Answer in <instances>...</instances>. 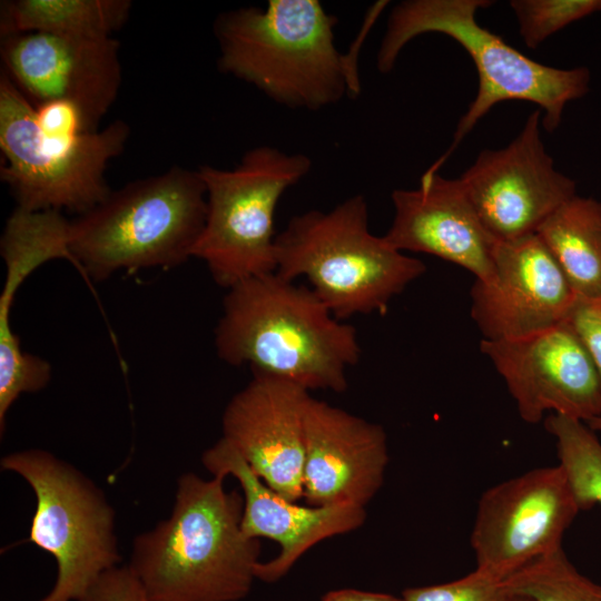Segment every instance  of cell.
Returning <instances> with one entry per match:
<instances>
[{
  "instance_id": "cell-1",
  "label": "cell",
  "mask_w": 601,
  "mask_h": 601,
  "mask_svg": "<svg viewBox=\"0 0 601 601\" xmlns=\"http://www.w3.org/2000/svg\"><path fill=\"white\" fill-rule=\"evenodd\" d=\"M227 290L215 328L220 359L307 391H346V371L361 357L356 329L337 319L311 287L272 273Z\"/></svg>"
},
{
  "instance_id": "cell-2",
  "label": "cell",
  "mask_w": 601,
  "mask_h": 601,
  "mask_svg": "<svg viewBox=\"0 0 601 601\" xmlns=\"http://www.w3.org/2000/svg\"><path fill=\"white\" fill-rule=\"evenodd\" d=\"M225 475L179 477L170 515L136 536L127 564L149 601H239L256 579L260 544L242 530L244 497Z\"/></svg>"
},
{
  "instance_id": "cell-3",
  "label": "cell",
  "mask_w": 601,
  "mask_h": 601,
  "mask_svg": "<svg viewBox=\"0 0 601 601\" xmlns=\"http://www.w3.org/2000/svg\"><path fill=\"white\" fill-rule=\"evenodd\" d=\"M337 18L318 0H269L218 14V69L274 102L317 111L359 93L353 52L335 46Z\"/></svg>"
},
{
  "instance_id": "cell-4",
  "label": "cell",
  "mask_w": 601,
  "mask_h": 601,
  "mask_svg": "<svg viewBox=\"0 0 601 601\" xmlns=\"http://www.w3.org/2000/svg\"><path fill=\"white\" fill-rule=\"evenodd\" d=\"M487 0H406L388 17L380 45L376 67L390 72L403 48L424 33H442L459 42L472 58L479 89L462 116L450 148L424 175L436 174L464 137L493 106L505 100L536 104L543 111L541 124L554 131L568 102L585 96L590 86L587 67L562 69L539 63L509 46L500 36L481 27L477 10Z\"/></svg>"
},
{
  "instance_id": "cell-5",
  "label": "cell",
  "mask_w": 601,
  "mask_h": 601,
  "mask_svg": "<svg viewBox=\"0 0 601 601\" xmlns=\"http://www.w3.org/2000/svg\"><path fill=\"white\" fill-rule=\"evenodd\" d=\"M206 213L198 170L173 166L111 190L71 220V260L95 282L118 270L174 268L193 257Z\"/></svg>"
},
{
  "instance_id": "cell-6",
  "label": "cell",
  "mask_w": 601,
  "mask_h": 601,
  "mask_svg": "<svg viewBox=\"0 0 601 601\" xmlns=\"http://www.w3.org/2000/svg\"><path fill=\"white\" fill-rule=\"evenodd\" d=\"M276 274L305 277L339 321L383 313L390 302L421 277L425 264L368 229L362 194L327 211L293 216L276 238Z\"/></svg>"
},
{
  "instance_id": "cell-7",
  "label": "cell",
  "mask_w": 601,
  "mask_h": 601,
  "mask_svg": "<svg viewBox=\"0 0 601 601\" xmlns=\"http://www.w3.org/2000/svg\"><path fill=\"white\" fill-rule=\"evenodd\" d=\"M312 167L307 155L267 145L247 150L231 169L198 167L207 213L193 257L206 264L216 284L229 289L276 273L277 205Z\"/></svg>"
},
{
  "instance_id": "cell-8",
  "label": "cell",
  "mask_w": 601,
  "mask_h": 601,
  "mask_svg": "<svg viewBox=\"0 0 601 601\" xmlns=\"http://www.w3.org/2000/svg\"><path fill=\"white\" fill-rule=\"evenodd\" d=\"M129 126L118 119L79 136L42 132L33 105L2 71L0 76V178L17 208L81 215L111 191L105 178L109 161L125 149Z\"/></svg>"
},
{
  "instance_id": "cell-9",
  "label": "cell",
  "mask_w": 601,
  "mask_h": 601,
  "mask_svg": "<svg viewBox=\"0 0 601 601\" xmlns=\"http://www.w3.org/2000/svg\"><path fill=\"white\" fill-rule=\"evenodd\" d=\"M0 465L32 489L29 541L57 563L56 581L38 601H78L105 572L120 565L111 504L95 482L50 452H12Z\"/></svg>"
},
{
  "instance_id": "cell-10",
  "label": "cell",
  "mask_w": 601,
  "mask_h": 601,
  "mask_svg": "<svg viewBox=\"0 0 601 601\" xmlns=\"http://www.w3.org/2000/svg\"><path fill=\"white\" fill-rule=\"evenodd\" d=\"M580 508L562 467L530 470L487 489L471 531L476 569L500 580L561 548Z\"/></svg>"
},
{
  "instance_id": "cell-11",
  "label": "cell",
  "mask_w": 601,
  "mask_h": 601,
  "mask_svg": "<svg viewBox=\"0 0 601 601\" xmlns=\"http://www.w3.org/2000/svg\"><path fill=\"white\" fill-rule=\"evenodd\" d=\"M540 117V110L533 111L506 147L483 150L459 178L480 220L499 242L535 234L577 195L575 181L554 168L544 148Z\"/></svg>"
},
{
  "instance_id": "cell-12",
  "label": "cell",
  "mask_w": 601,
  "mask_h": 601,
  "mask_svg": "<svg viewBox=\"0 0 601 601\" xmlns=\"http://www.w3.org/2000/svg\"><path fill=\"white\" fill-rule=\"evenodd\" d=\"M481 352L503 378L520 417L539 423L546 413L588 422L601 416V381L568 319L503 341L481 339Z\"/></svg>"
},
{
  "instance_id": "cell-13",
  "label": "cell",
  "mask_w": 601,
  "mask_h": 601,
  "mask_svg": "<svg viewBox=\"0 0 601 601\" xmlns=\"http://www.w3.org/2000/svg\"><path fill=\"white\" fill-rule=\"evenodd\" d=\"M3 72L33 105L67 100L79 107L88 131L98 130L122 79L119 41L48 32L1 38Z\"/></svg>"
},
{
  "instance_id": "cell-14",
  "label": "cell",
  "mask_w": 601,
  "mask_h": 601,
  "mask_svg": "<svg viewBox=\"0 0 601 601\" xmlns=\"http://www.w3.org/2000/svg\"><path fill=\"white\" fill-rule=\"evenodd\" d=\"M575 299L535 233L497 243L491 276L471 288V316L482 339H513L565 321Z\"/></svg>"
},
{
  "instance_id": "cell-15",
  "label": "cell",
  "mask_w": 601,
  "mask_h": 601,
  "mask_svg": "<svg viewBox=\"0 0 601 601\" xmlns=\"http://www.w3.org/2000/svg\"><path fill=\"white\" fill-rule=\"evenodd\" d=\"M252 372L224 411L221 437L267 486L296 502L304 493L305 414L312 396L293 382Z\"/></svg>"
},
{
  "instance_id": "cell-16",
  "label": "cell",
  "mask_w": 601,
  "mask_h": 601,
  "mask_svg": "<svg viewBox=\"0 0 601 601\" xmlns=\"http://www.w3.org/2000/svg\"><path fill=\"white\" fill-rule=\"evenodd\" d=\"M201 463L213 475H233L238 480L244 497L240 523L244 534L250 539L267 538L280 545L276 558L257 564L256 579L262 581H277L309 548L353 531L365 521L364 506H300L283 497L223 437L203 453Z\"/></svg>"
},
{
  "instance_id": "cell-17",
  "label": "cell",
  "mask_w": 601,
  "mask_h": 601,
  "mask_svg": "<svg viewBox=\"0 0 601 601\" xmlns=\"http://www.w3.org/2000/svg\"><path fill=\"white\" fill-rule=\"evenodd\" d=\"M387 463L386 434L381 425L309 400L303 493L309 506H365L382 486Z\"/></svg>"
},
{
  "instance_id": "cell-18",
  "label": "cell",
  "mask_w": 601,
  "mask_h": 601,
  "mask_svg": "<svg viewBox=\"0 0 601 601\" xmlns=\"http://www.w3.org/2000/svg\"><path fill=\"white\" fill-rule=\"evenodd\" d=\"M384 238L401 252L424 253L465 268L477 280L494 266L496 240L480 220L459 178L422 175L415 189H395Z\"/></svg>"
},
{
  "instance_id": "cell-19",
  "label": "cell",
  "mask_w": 601,
  "mask_h": 601,
  "mask_svg": "<svg viewBox=\"0 0 601 601\" xmlns=\"http://www.w3.org/2000/svg\"><path fill=\"white\" fill-rule=\"evenodd\" d=\"M543 240L578 298L601 297V203L575 195L540 226Z\"/></svg>"
},
{
  "instance_id": "cell-20",
  "label": "cell",
  "mask_w": 601,
  "mask_h": 601,
  "mask_svg": "<svg viewBox=\"0 0 601 601\" xmlns=\"http://www.w3.org/2000/svg\"><path fill=\"white\" fill-rule=\"evenodd\" d=\"M131 7L130 0H6L0 6V35L111 37L126 23Z\"/></svg>"
},
{
  "instance_id": "cell-21",
  "label": "cell",
  "mask_w": 601,
  "mask_h": 601,
  "mask_svg": "<svg viewBox=\"0 0 601 601\" xmlns=\"http://www.w3.org/2000/svg\"><path fill=\"white\" fill-rule=\"evenodd\" d=\"M0 253L6 264L4 287L0 296V338H8L14 334L9 313L18 287L43 263L68 258L67 227L55 214L14 209L7 219Z\"/></svg>"
},
{
  "instance_id": "cell-22",
  "label": "cell",
  "mask_w": 601,
  "mask_h": 601,
  "mask_svg": "<svg viewBox=\"0 0 601 601\" xmlns=\"http://www.w3.org/2000/svg\"><path fill=\"white\" fill-rule=\"evenodd\" d=\"M546 431L554 437L562 467L581 510L601 505V442L585 422L550 414Z\"/></svg>"
},
{
  "instance_id": "cell-23",
  "label": "cell",
  "mask_w": 601,
  "mask_h": 601,
  "mask_svg": "<svg viewBox=\"0 0 601 601\" xmlns=\"http://www.w3.org/2000/svg\"><path fill=\"white\" fill-rule=\"evenodd\" d=\"M502 584L508 595L530 601H601V585L581 574L562 546L522 566Z\"/></svg>"
},
{
  "instance_id": "cell-24",
  "label": "cell",
  "mask_w": 601,
  "mask_h": 601,
  "mask_svg": "<svg viewBox=\"0 0 601 601\" xmlns=\"http://www.w3.org/2000/svg\"><path fill=\"white\" fill-rule=\"evenodd\" d=\"M523 42L535 49L553 33L601 11V0H512Z\"/></svg>"
},
{
  "instance_id": "cell-25",
  "label": "cell",
  "mask_w": 601,
  "mask_h": 601,
  "mask_svg": "<svg viewBox=\"0 0 601 601\" xmlns=\"http://www.w3.org/2000/svg\"><path fill=\"white\" fill-rule=\"evenodd\" d=\"M500 580L475 569L472 573L455 581L405 589V601H505V593Z\"/></svg>"
},
{
  "instance_id": "cell-26",
  "label": "cell",
  "mask_w": 601,
  "mask_h": 601,
  "mask_svg": "<svg viewBox=\"0 0 601 601\" xmlns=\"http://www.w3.org/2000/svg\"><path fill=\"white\" fill-rule=\"evenodd\" d=\"M78 601H149L128 565L105 572Z\"/></svg>"
},
{
  "instance_id": "cell-27",
  "label": "cell",
  "mask_w": 601,
  "mask_h": 601,
  "mask_svg": "<svg viewBox=\"0 0 601 601\" xmlns=\"http://www.w3.org/2000/svg\"><path fill=\"white\" fill-rule=\"evenodd\" d=\"M566 319L587 348L601 381V297H577Z\"/></svg>"
},
{
  "instance_id": "cell-28",
  "label": "cell",
  "mask_w": 601,
  "mask_h": 601,
  "mask_svg": "<svg viewBox=\"0 0 601 601\" xmlns=\"http://www.w3.org/2000/svg\"><path fill=\"white\" fill-rule=\"evenodd\" d=\"M35 107L40 130L51 136H79L89 132L79 107L67 100H52Z\"/></svg>"
},
{
  "instance_id": "cell-29",
  "label": "cell",
  "mask_w": 601,
  "mask_h": 601,
  "mask_svg": "<svg viewBox=\"0 0 601 601\" xmlns=\"http://www.w3.org/2000/svg\"><path fill=\"white\" fill-rule=\"evenodd\" d=\"M322 601H405L403 597L387 593L366 592L354 589L334 590L325 594Z\"/></svg>"
},
{
  "instance_id": "cell-30",
  "label": "cell",
  "mask_w": 601,
  "mask_h": 601,
  "mask_svg": "<svg viewBox=\"0 0 601 601\" xmlns=\"http://www.w3.org/2000/svg\"><path fill=\"white\" fill-rule=\"evenodd\" d=\"M587 424L594 431L601 433V416L594 417L587 422Z\"/></svg>"
},
{
  "instance_id": "cell-31",
  "label": "cell",
  "mask_w": 601,
  "mask_h": 601,
  "mask_svg": "<svg viewBox=\"0 0 601 601\" xmlns=\"http://www.w3.org/2000/svg\"><path fill=\"white\" fill-rule=\"evenodd\" d=\"M505 601H530L528 598L508 595Z\"/></svg>"
}]
</instances>
